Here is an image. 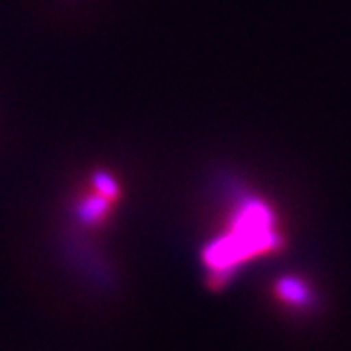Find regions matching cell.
<instances>
[{"label": "cell", "instance_id": "cell-1", "mask_svg": "<svg viewBox=\"0 0 351 351\" xmlns=\"http://www.w3.org/2000/svg\"><path fill=\"white\" fill-rule=\"evenodd\" d=\"M277 239L274 217L260 201H244L225 239L217 240L207 250V263L213 276L225 277L234 265L263 252L276 250Z\"/></svg>", "mask_w": 351, "mask_h": 351}, {"label": "cell", "instance_id": "cell-2", "mask_svg": "<svg viewBox=\"0 0 351 351\" xmlns=\"http://www.w3.org/2000/svg\"><path fill=\"white\" fill-rule=\"evenodd\" d=\"M277 291H279V295H281L287 302L302 304V302L308 301V291H306V287L302 285L299 279H293V277L283 279V281L277 285Z\"/></svg>", "mask_w": 351, "mask_h": 351}]
</instances>
